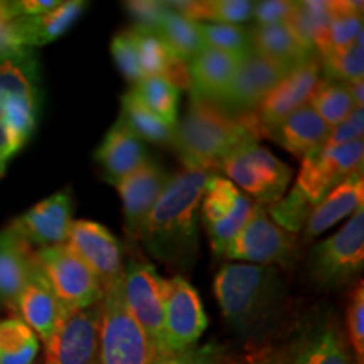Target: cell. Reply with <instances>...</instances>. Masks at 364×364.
<instances>
[{"instance_id": "obj_37", "label": "cell", "mask_w": 364, "mask_h": 364, "mask_svg": "<svg viewBox=\"0 0 364 364\" xmlns=\"http://www.w3.org/2000/svg\"><path fill=\"white\" fill-rule=\"evenodd\" d=\"M198 26L203 43L208 48L235 54L238 58H243L252 51L250 29L235 24H211V22H201Z\"/></svg>"}, {"instance_id": "obj_8", "label": "cell", "mask_w": 364, "mask_h": 364, "mask_svg": "<svg viewBox=\"0 0 364 364\" xmlns=\"http://www.w3.org/2000/svg\"><path fill=\"white\" fill-rule=\"evenodd\" d=\"M100 306V364H152L147 339L125 306L122 279L105 287Z\"/></svg>"}, {"instance_id": "obj_27", "label": "cell", "mask_w": 364, "mask_h": 364, "mask_svg": "<svg viewBox=\"0 0 364 364\" xmlns=\"http://www.w3.org/2000/svg\"><path fill=\"white\" fill-rule=\"evenodd\" d=\"M250 43L255 53L270 59L277 65L292 70L311 58L316 51L304 43L289 24L255 26L250 29Z\"/></svg>"}, {"instance_id": "obj_47", "label": "cell", "mask_w": 364, "mask_h": 364, "mask_svg": "<svg viewBox=\"0 0 364 364\" xmlns=\"http://www.w3.org/2000/svg\"><path fill=\"white\" fill-rule=\"evenodd\" d=\"M59 4L58 0H17V2H7V9L14 19L19 17H33L56 9Z\"/></svg>"}, {"instance_id": "obj_6", "label": "cell", "mask_w": 364, "mask_h": 364, "mask_svg": "<svg viewBox=\"0 0 364 364\" xmlns=\"http://www.w3.org/2000/svg\"><path fill=\"white\" fill-rule=\"evenodd\" d=\"M228 179L240 186L258 204H275L285 196L292 169L277 159L258 140L241 144L225 157L221 167Z\"/></svg>"}, {"instance_id": "obj_39", "label": "cell", "mask_w": 364, "mask_h": 364, "mask_svg": "<svg viewBox=\"0 0 364 364\" xmlns=\"http://www.w3.org/2000/svg\"><path fill=\"white\" fill-rule=\"evenodd\" d=\"M255 206V201L252 198H248L247 194L241 193L238 201H236L233 211L230 213V216L225 220L216 223V225L208 226L206 231L209 235V241H211L213 252L218 257H225L226 248L230 247L231 241H233L241 230H243L245 223L248 221L250 215H252V209Z\"/></svg>"}, {"instance_id": "obj_21", "label": "cell", "mask_w": 364, "mask_h": 364, "mask_svg": "<svg viewBox=\"0 0 364 364\" xmlns=\"http://www.w3.org/2000/svg\"><path fill=\"white\" fill-rule=\"evenodd\" d=\"M38 267L36 252L11 228L0 231V304L16 311L17 299Z\"/></svg>"}, {"instance_id": "obj_26", "label": "cell", "mask_w": 364, "mask_h": 364, "mask_svg": "<svg viewBox=\"0 0 364 364\" xmlns=\"http://www.w3.org/2000/svg\"><path fill=\"white\" fill-rule=\"evenodd\" d=\"M240 59L235 54L204 46L201 51L188 61L193 97L204 98L216 105L220 103L233 80Z\"/></svg>"}, {"instance_id": "obj_35", "label": "cell", "mask_w": 364, "mask_h": 364, "mask_svg": "<svg viewBox=\"0 0 364 364\" xmlns=\"http://www.w3.org/2000/svg\"><path fill=\"white\" fill-rule=\"evenodd\" d=\"M321 71L324 80L349 83L354 80H363L364 75V48L363 34L348 48L331 49L321 54Z\"/></svg>"}, {"instance_id": "obj_46", "label": "cell", "mask_w": 364, "mask_h": 364, "mask_svg": "<svg viewBox=\"0 0 364 364\" xmlns=\"http://www.w3.org/2000/svg\"><path fill=\"white\" fill-rule=\"evenodd\" d=\"M14 21L16 19L9 12L7 2H0V56L22 51L14 34Z\"/></svg>"}, {"instance_id": "obj_12", "label": "cell", "mask_w": 364, "mask_h": 364, "mask_svg": "<svg viewBox=\"0 0 364 364\" xmlns=\"http://www.w3.org/2000/svg\"><path fill=\"white\" fill-rule=\"evenodd\" d=\"M102 306L73 312L44 343V364H97L100 359Z\"/></svg>"}, {"instance_id": "obj_40", "label": "cell", "mask_w": 364, "mask_h": 364, "mask_svg": "<svg viewBox=\"0 0 364 364\" xmlns=\"http://www.w3.org/2000/svg\"><path fill=\"white\" fill-rule=\"evenodd\" d=\"M346 322H348V339L351 344L353 356L358 364L364 363V287L363 280L358 282L354 290L349 295L348 311H346Z\"/></svg>"}, {"instance_id": "obj_33", "label": "cell", "mask_w": 364, "mask_h": 364, "mask_svg": "<svg viewBox=\"0 0 364 364\" xmlns=\"http://www.w3.org/2000/svg\"><path fill=\"white\" fill-rule=\"evenodd\" d=\"M39 338L19 317L0 321V364H33Z\"/></svg>"}, {"instance_id": "obj_1", "label": "cell", "mask_w": 364, "mask_h": 364, "mask_svg": "<svg viewBox=\"0 0 364 364\" xmlns=\"http://www.w3.org/2000/svg\"><path fill=\"white\" fill-rule=\"evenodd\" d=\"M208 177V171L193 169L171 176L142 235L144 245L159 262L179 270H189L198 262V211Z\"/></svg>"}, {"instance_id": "obj_24", "label": "cell", "mask_w": 364, "mask_h": 364, "mask_svg": "<svg viewBox=\"0 0 364 364\" xmlns=\"http://www.w3.org/2000/svg\"><path fill=\"white\" fill-rule=\"evenodd\" d=\"M364 203V177L363 171L354 172L348 179L336 186L329 194L312 209L311 216L304 226L307 241L317 238L344 218L354 215Z\"/></svg>"}, {"instance_id": "obj_20", "label": "cell", "mask_w": 364, "mask_h": 364, "mask_svg": "<svg viewBox=\"0 0 364 364\" xmlns=\"http://www.w3.org/2000/svg\"><path fill=\"white\" fill-rule=\"evenodd\" d=\"M95 159L103 169L105 179L112 186L127 179L149 161L142 140L136 139L120 120H117L103 136Z\"/></svg>"}, {"instance_id": "obj_19", "label": "cell", "mask_w": 364, "mask_h": 364, "mask_svg": "<svg viewBox=\"0 0 364 364\" xmlns=\"http://www.w3.org/2000/svg\"><path fill=\"white\" fill-rule=\"evenodd\" d=\"M16 312L19 314L21 321L26 322L43 343L49 341L63 318L66 317L56 295L46 280L39 263L17 299Z\"/></svg>"}, {"instance_id": "obj_10", "label": "cell", "mask_w": 364, "mask_h": 364, "mask_svg": "<svg viewBox=\"0 0 364 364\" xmlns=\"http://www.w3.org/2000/svg\"><path fill=\"white\" fill-rule=\"evenodd\" d=\"M309 272L317 285L334 289L353 280L364 267V209H358L331 238L311 250Z\"/></svg>"}, {"instance_id": "obj_32", "label": "cell", "mask_w": 364, "mask_h": 364, "mask_svg": "<svg viewBox=\"0 0 364 364\" xmlns=\"http://www.w3.org/2000/svg\"><path fill=\"white\" fill-rule=\"evenodd\" d=\"M132 93L140 103L145 105L154 115L166 124L174 125L179 120V100L181 91L172 86L162 76H145L132 86Z\"/></svg>"}, {"instance_id": "obj_36", "label": "cell", "mask_w": 364, "mask_h": 364, "mask_svg": "<svg viewBox=\"0 0 364 364\" xmlns=\"http://www.w3.org/2000/svg\"><path fill=\"white\" fill-rule=\"evenodd\" d=\"M240 194L241 191L228 177L209 174L201 198V213L206 228L230 216Z\"/></svg>"}, {"instance_id": "obj_50", "label": "cell", "mask_w": 364, "mask_h": 364, "mask_svg": "<svg viewBox=\"0 0 364 364\" xmlns=\"http://www.w3.org/2000/svg\"><path fill=\"white\" fill-rule=\"evenodd\" d=\"M230 364H267L265 361H240V363H230Z\"/></svg>"}, {"instance_id": "obj_17", "label": "cell", "mask_w": 364, "mask_h": 364, "mask_svg": "<svg viewBox=\"0 0 364 364\" xmlns=\"http://www.w3.org/2000/svg\"><path fill=\"white\" fill-rule=\"evenodd\" d=\"M169 181L171 174L161 164L147 161L139 171L115 186L124 206L125 231L130 238L142 240L150 213Z\"/></svg>"}, {"instance_id": "obj_3", "label": "cell", "mask_w": 364, "mask_h": 364, "mask_svg": "<svg viewBox=\"0 0 364 364\" xmlns=\"http://www.w3.org/2000/svg\"><path fill=\"white\" fill-rule=\"evenodd\" d=\"M258 140L252 117H233L216 103L191 97L186 115L177 120L172 145L186 169L211 171L238 145Z\"/></svg>"}, {"instance_id": "obj_48", "label": "cell", "mask_w": 364, "mask_h": 364, "mask_svg": "<svg viewBox=\"0 0 364 364\" xmlns=\"http://www.w3.org/2000/svg\"><path fill=\"white\" fill-rule=\"evenodd\" d=\"M24 144L26 142H22L19 136L12 134L6 125L0 124V177L6 174L9 161L19 152Z\"/></svg>"}, {"instance_id": "obj_41", "label": "cell", "mask_w": 364, "mask_h": 364, "mask_svg": "<svg viewBox=\"0 0 364 364\" xmlns=\"http://www.w3.org/2000/svg\"><path fill=\"white\" fill-rule=\"evenodd\" d=\"M225 348L216 341L203 346H191L177 353H167L152 364H225Z\"/></svg>"}, {"instance_id": "obj_45", "label": "cell", "mask_w": 364, "mask_h": 364, "mask_svg": "<svg viewBox=\"0 0 364 364\" xmlns=\"http://www.w3.org/2000/svg\"><path fill=\"white\" fill-rule=\"evenodd\" d=\"M364 134V110L363 108H354L349 113V117L334 129H331V134L327 136L324 145H344L354 140H363Z\"/></svg>"}, {"instance_id": "obj_15", "label": "cell", "mask_w": 364, "mask_h": 364, "mask_svg": "<svg viewBox=\"0 0 364 364\" xmlns=\"http://www.w3.org/2000/svg\"><path fill=\"white\" fill-rule=\"evenodd\" d=\"M289 71L252 49L240 59L233 80L218 107L233 117L250 115Z\"/></svg>"}, {"instance_id": "obj_18", "label": "cell", "mask_w": 364, "mask_h": 364, "mask_svg": "<svg viewBox=\"0 0 364 364\" xmlns=\"http://www.w3.org/2000/svg\"><path fill=\"white\" fill-rule=\"evenodd\" d=\"M73 225V198L70 191L49 196L17 218L11 230L33 247L46 248L66 243Z\"/></svg>"}, {"instance_id": "obj_25", "label": "cell", "mask_w": 364, "mask_h": 364, "mask_svg": "<svg viewBox=\"0 0 364 364\" xmlns=\"http://www.w3.org/2000/svg\"><path fill=\"white\" fill-rule=\"evenodd\" d=\"M86 7L88 4L83 0H70L39 16L19 17L14 21L17 46L21 49H33L53 43L80 19Z\"/></svg>"}, {"instance_id": "obj_9", "label": "cell", "mask_w": 364, "mask_h": 364, "mask_svg": "<svg viewBox=\"0 0 364 364\" xmlns=\"http://www.w3.org/2000/svg\"><path fill=\"white\" fill-rule=\"evenodd\" d=\"M36 258L66 316L102 302V284L66 243L39 248Z\"/></svg>"}, {"instance_id": "obj_34", "label": "cell", "mask_w": 364, "mask_h": 364, "mask_svg": "<svg viewBox=\"0 0 364 364\" xmlns=\"http://www.w3.org/2000/svg\"><path fill=\"white\" fill-rule=\"evenodd\" d=\"M309 107L326 122L331 129L339 125L349 117L356 105H354L348 86L341 81L321 80L316 91L309 100Z\"/></svg>"}, {"instance_id": "obj_7", "label": "cell", "mask_w": 364, "mask_h": 364, "mask_svg": "<svg viewBox=\"0 0 364 364\" xmlns=\"http://www.w3.org/2000/svg\"><path fill=\"white\" fill-rule=\"evenodd\" d=\"M167 280L150 263L132 260L124 268L122 294L130 316L147 339L154 361L167 354L164 332V299Z\"/></svg>"}, {"instance_id": "obj_11", "label": "cell", "mask_w": 364, "mask_h": 364, "mask_svg": "<svg viewBox=\"0 0 364 364\" xmlns=\"http://www.w3.org/2000/svg\"><path fill=\"white\" fill-rule=\"evenodd\" d=\"M225 257L252 265H292L299 257V240L275 225L263 204L255 203L243 230L226 248Z\"/></svg>"}, {"instance_id": "obj_5", "label": "cell", "mask_w": 364, "mask_h": 364, "mask_svg": "<svg viewBox=\"0 0 364 364\" xmlns=\"http://www.w3.org/2000/svg\"><path fill=\"white\" fill-rule=\"evenodd\" d=\"M41 107L39 66L33 49L0 56V124L27 142Z\"/></svg>"}, {"instance_id": "obj_43", "label": "cell", "mask_w": 364, "mask_h": 364, "mask_svg": "<svg viewBox=\"0 0 364 364\" xmlns=\"http://www.w3.org/2000/svg\"><path fill=\"white\" fill-rule=\"evenodd\" d=\"M125 9L135 22V29L157 34V27L161 24L164 14L167 12V4L154 2V0H132V2H125Z\"/></svg>"}, {"instance_id": "obj_30", "label": "cell", "mask_w": 364, "mask_h": 364, "mask_svg": "<svg viewBox=\"0 0 364 364\" xmlns=\"http://www.w3.org/2000/svg\"><path fill=\"white\" fill-rule=\"evenodd\" d=\"M118 120L142 142H150L156 145H172L174 139V125L166 124L161 118L154 115L145 105L135 98L132 91L122 97L120 117Z\"/></svg>"}, {"instance_id": "obj_38", "label": "cell", "mask_w": 364, "mask_h": 364, "mask_svg": "<svg viewBox=\"0 0 364 364\" xmlns=\"http://www.w3.org/2000/svg\"><path fill=\"white\" fill-rule=\"evenodd\" d=\"M129 34L134 41L144 78L145 76H162L172 54L167 49V46L162 43L156 33H149V31H140L132 27V29H129Z\"/></svg>"}, {"instance_id": "obj_22", "label": "cell", "mask_w": 364, "mask_h": 364, "mask_svg": "<svg viewBox=\"0 0 364 364\" xmlns=\"http://www.w3.org/2000/svg\"><path fill=\"white\" fill-rule=\"evenodd\" d=\"M282 364H353V358L339 326L324 321L299 336Z\"/></svg>"}, {"instance_id": "obj_29", "label": "cell", "mask_w": 364, "mask_h": 364, "mask_svg": "<svg viewBox=\"0 0 364 364\" xmlns=\"http://www.w3.org/2000/svg\"><path fill=\"white\" fill-rule=\"evenodd\" d=\"M255 2L248 0H203V2H167V7L198 22L240 26L252 19Z\"/></svg>"}, {"instance_id": "obj_4", "label": "cell", "mask_w": 364, "mask_h": 364, "mask_svg": "<svg viewBox=\"0 0 364 364\" xmlns=\"http://www.w3.org/2000/svg\"><path fill=\"white\" fill-rule=\"evenodd\" d=\"M364 142L344 145H322L304 157L302 167L289 196L272 204L268 215L275 225L289 233H299L317 206L336 186L354 172L363 171Z\"/></svg>"}, {"instance_id": "obj_14", "label": "cell", "mask_w": 364, "mask_h": 364, "mask_svg": "<svg viewBox=\"0 0 364 364\" xmlns=\"http://www.w3.org/2000/svg\"><path fill=\"white\" fill-rule=\"evenodd\" d=\"M206 327L208 317L198 290L182 277L167 280L164 299L167 353H177L194 346L201 339Z\"/></svg>"}, {"instance_id": "obj_23", "label": "cell", "mask_w": 364, "mask_h": 364, "mask_svg": "<svg viewBox=\"0 0 364 364\" xmlns=\"http://www.w3.org/2000/svg\"><path fill=\"white\" fill-rule=\"evenodd\" d=\"M329 134L331 127L309 105L263 132V135L300 159L321 149Z\"/></svg>"}, {"instance_id": "obj_28", "label": "cell", "mask_w": 364, "mask_h": 364, "mask_svg": "<svg viewBox=\"0 0 364 364\" xmlns=\"http://www.w3.org/2000/svg\"><path fill=\"white\" fill-rule=\"evenodd\" d=\"M363 34V2H329V17L317 36L314 49L324 54L331 49L348 48Z\"/></svg>"}, {"instance_id": "obj_42", "label": "cell", "mask_w": 364, "mask_h": 364, "mask_svg": "<svg viewBox=\"0 0 364 364\" xmlns=\"http://www.w3.org/2000/svg\"><path fill=\"white\" fill-rule=\"evenodd\" d=\"M110 49L118 70H120L122 75L125 76V80L130 81L132 85L139 83L144 76L142 71H140L139 58H136L134 41H132L129 31L117 34L115 38L112 39Z\"/></svg>"}, {"instance_id": "obj_13", "label": "cell", "mask_w": 364, "mask_h": 364, "mask_svg": "<svg viewBox=\"0 0 364 364\" xmlns=\"http://www.w3.org/2000/svg\"><path fill=\"white\" fill-rule=\"evenodd\" d=\"M321 58L317 53L287 73L275 88L262 100L257 110L250 113L258 135H263L267 129L309 105V100L321 81Z\"/></svg>"}, {"instance_id": "obj_31", "label": "cell", "mask_w": 364, "mask_h": 364, "mask_svg": "<svg viewBox=\"0 0 364 364\" xmlns=\"http://www.w3.org/2000/svg\"><path fill=\"white\" fill-rule=\"evenodd\" d=\"M157 36L172 54L184 61H191L204 48L198 22L181 16L169 7L157 27Z\"/></svg>"}, {"instance_id": "obj_44", "label": "cell", "mask_w": 364, "mask_h": 364, "mask_svg": "<svg viewBox=\"0 0 364 364\" xmlns=\"http://www.w3.org/2000/svg\"><path fill=\"white\" fill-rule=\"evenodd\" d=\"M295 2L289 0H263L255 2L252 19L257 26L285 24L294 16Z\"/></svg>"}, {"instance_id": "obj_16", "label": "cell", "mask_w": 364, "mask_h": 364, "mask_svg": "<svg viewBox=\"0 0 364 364\" xmlns=\"http://www.w3.org/2000/svg\"><path fill=\"white\" fill-rule=\"evenodd\" d=\"M66 245L105 287L124 275V248L112 231L97 221H73Z\"/></svg>"}, {"instance_id": "obj_51", "label": "cell", "mask_w": 364, "mask_h": 364, "mask_svg": "<svg viewBox=\"0 0 364 364\" xmlns=\"http://www.w3.org/2000/svg\"><path fill=\"white\" fill-rule=\"evenodd\" d=\"M97 364H100V361H98V363H97Z\"/></svg>"}, {"instance_id": "obj_49", "label": "cell", "mask_w": 364, "mask_h": 364, "mask_svg": "<svg viewBox=\"0 0 364 364\" xmlns=\"http://www.w3.org/2000/svg\"><path fill=\"white\" fill-rule=\"evenodd\" d=\"M346 86H348V91L349 95H351L354 105H356L358 108H363L364 107V81L354 80V81H349V83H346Z\"/></svg>"}, {"instance_id": "obj_2", "label": "cell", "mask_w": 364, "mask_h": 364, "mask_svg": "<svg viewBox=\"0 0 364 364\" xmlns=\"http://www.w3.org/2000/svg\"><path fill=\"white\" fill-rule=\"evenodd\" d=\"M215 294L225 321L245 338L263 334L285 300V285L277 267L230 263L215 279Z\"/></svg>"}]
</instances>
